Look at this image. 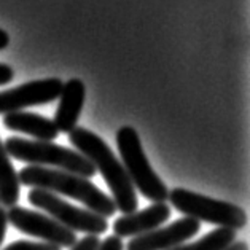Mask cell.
<instances>
[{"mask_svg":"<svg viewBox=\"0 0 250 250\" xmlns=\"http://www.w3.org/2000/svg\"><path fill=\"white\" fill-rule=\"evenodd\" d=\"M69 142L74 145L78 153L93 164L96 172L97 170L101 172L112 191V199L117 206V210H121L125 215L136 212L139 207L136 188L132 187L123 164L115 156L112 148L97 134L80 126L69 132Z\"/></svg>","mask_w":250,"mask_h":250,"instance_id":"1","label":"cell"},{"mask_svg":"<svg viewBox=\"0 0 250 250\" xmlns=\"http://www.w3.org/2000/svg\"><path fill=\"white\" fill-rule=\"evenodd\" d=\"M18 177H20V184L50 191L58 196H69L104 218L113 217L117 212V206L112 196L101 191L86 177L40 166L24 167L18 172Z\"/></svg>","mask_w":250,"mask_h":250,"instance_id":"2","label":"cell"},{"mask_svg":"<svg viewBox=\"0 0 250 250\" xmlns=\"http://www.w3.org/2000/svg\"><path fill=\"white\" fill-rule=\"evenodd\" d=\"M10 158L27 163L29 166L51 167L65 170L82 177L91 179L96 175V169L83 155L77 150H70L62 145L42 140H27L21 137H10L3 144Z\"/></svg>","mask_w":250,"mask_h":250,"instance_id":"3","label":"cell"},{"mask_svg":"<svg viewBox=\"0 0 250 250\" xmlns=\"http://www.w3.org/2000/svg\"><path fill=\"white\" fill-rule=\"evenodd\" d=\"M117 147L123 160L121 164L132 187L137 188L145 199L153 203H166L169 190L160 175L150 166L137 131L131 126L120 127L117 132Z\"/></svg>","mask_w":250,"mask_h":250,"instance_id":"4","label":"cell"},{"mask_svg":"<svg viewBox=\"0 0 250 250\" xmlns=\"http://www.w3.org/2000/svg\"><path fill=\"white\" fill-rule=\"evenodd\" d=\"M167 199L177 210L199 223L206 222L218 228H228L233 231L242 229L247 223V213L239 206L231 204L228 201L207 198L187 188L170 190Z\"/></svg>","mask_w":250,"mask_h":250,"instance_id":"5","label":"cell"},{"mask_svg":"<svg viewBox=\"0 0 250 250\" xmlns=\"http://www.w3.org/2000/svg\"><path fill=\"white\" fill-rule=\"evenodd\" d=\"M27 196L29 203L34 207L45 210L53 220H56L74 233L97 236L108 229L107 218L97 215V213L88 209H80V207L72 206L54 193L34 188V190L29 191Z\"/></svg>","mask_w":250,"mask_h":250,"instance_id":"6","label":"cell"},{"mask_svg":"<svg viewBox=\"0 0 250 250\" xmlns=\"http://www.w3.org/2000/svg\"><path fill=\"white\" fill-rule=\"evenodd\" d=\"M7 218L8 223L13 225L21 233L39 237L43 242L59 249H72L77 244V234L74 231L67 229L51 217L37 210L13 206L7 210Z\"/></svg>","mask_w":250,"mask_h":250,"instance_id":"7","label":"cell"},{"mask_svg":"<svg viewBox=\"0 0 250 250\" xmlns=\"http://www.w3.org/2000/svg\"><path fill=\"white\" fill-rule=\"evenodd\" d=\"M64 83L59 78H45L0 91V115L22 112L24 108L43 105L59 99Z\"/></svg>","mask_w":250,"mask_h":250,"instance_id":"8","label":"cell"},{"mask_svg":"<svg viewBox=\"0 0 250 250\" xmlns=\"http://www.w3.org/2000/svg\"><path fill=\"white\" fill-rule=\"evenodd\" d=\"M201 229V223L194 218L184 217L164 228H156L147 234L132 237L126 250H170L190 241Z\"/></svg>","mask_w":250,"mask_h":250,"instance_id":"9","label":"cell"},{"mask_svg":"<svg viewBox=\"0 0 250 250\" xmlns=\"http://www.w3.org/2000/svg\"><path fill=\"white\" fill-rule=\"evenodd\" d=\"M170 218V207L166 203H155L142 210L118 217L113 223V233L117 237L142 236L160 228Z\"/></svg>","mask_w":250,"mask_h":250,"instance_id":"10","label":"cell"},{"mask_svg":"<svg viewBox=\"0 0 250 250\" xmlns=\"http://www.w3.org/2000/svg\"><path fill=\"white\" fill-rule=\"evenodd\" d=\"M84 99H86V86L78 78H72L64 83L62 91L59 96V105L53 123L58 127L59 132L74 131L77 127L78 118H80Z\"/></svg>","mask_w":250,"mask_h":250,"instance_id":"11","label":"cell"},{"mask_svg":"<svg viewBox=\"0 0 250 250\" xmlns=\"http://www.w3.org/2000/svg\"><path fill=\"white\" fill-rule=\"evenodd\" d=\"M3 125L7 129L15 132H22L27 136L35 137L42 142H53L59 136L58 127L54 126L53 120L32 112H11L3 117Z\"/></svg>","mask_w":250,"mask_h":250,"instance_id":"12","label":"cell"},{"mask_svg":"<svg viewBox=\"0 0 250 250\" xmlns=\"http://www.w3.org/2000/svg\"><path fill=\"white\" fill-rule=\"evenodd\" d=\"M20 177L0 140V204L7 209L16 206L20 199Z\"/></svg>","mask_w":250,"mask_h":250,"instance_id":"13","label":"cell"},{"mask_svg":"<svg viewBox=\"0 0 250 250\" xmlns=\"http://www.w3.org/2000/svg\"><path fill=\"white\" fill-rule=\"evenodd\" d=\"M236 231L228 228H217L209 231L204 237L196 242L182 244L170 250H227L236 241Z\"/></svg>","mask_w":250,"mask_h":250,"instance_id":"14","label":"cell"},{"mask_svg":"<svg viewBox=\"0 0 250 250\" xmlns=\"http://www.w3.org/2000/svg\"><path fill=\"white\" fill-rule=\"evenodd\" d=\"M2 250H62L56 246L46 242H30V241H16L10 246L3 247Z\"/></svg>","mask_w":250,"mask_h":250,"instance_id":"15","label":"cell"},{"mask_svg":"<svg viewBox=\"0 0 250 250\" xmlns=\"http://www.w3.org/2000/svg\"><path fill=\"white\" fill-rule=\"evenodd\" d=\"M101 246V239L97 236H84L83 239L77 241V244L70 250H97Z\"/></svg>","mask_w":250,"mask_h":250,"instance_id":"16","label":"cell"},{"mask_svg":"<svg viewBox=\"0 0 250 250\" xmlns=\"http://www.w3.org/2000/svg\"><path fill=\"white\" fill-rule=\"evenodd\" d=\"M97 250H125V244L117 236H108L101 242Z\"/></svg>","mask_w":250,"mask_h":250,"instance_id":"17","label":"cell"},{"mask_svg":"<svg viewBox=\"0 0 250 250\" xmlns=\"http://www.w3.org/2000/svg\"><path fill=\"white\" fill-rule=\"evenodd\" d=\"M13 78H15V70L11 69L8 64L0 62V86L8 84L11 80H13Z\"/></svg>","mask_w":250,"mask_h":250,"instance_id":"18","label":"cell"},{"mask_svg":"<svg viewBox=\"0 0 250 250\" xmlns=\"http://www.w3.org/2000/svg\"><path fill=\"white\" fill-rule=\"evenodd\" d=\"M7 227H8V218H7V209L0 207V246L3 244L5 234H7Z\"/></svg>","mask_w":250,"mask_h":250,"instance_id":"19","label":"cell"},{"mask_svg":"<svg viewBox=\"0 0 250 250\" xmlns=\"http://www.w3.org/2000/svg\"><path fill=\"white\" fill-rule=\"evenodd\" d=\"M8 43H10V35H8V32H5L3 29H0V51L5 50V48L8 46Z\"/></svg>","mask_w":250,"mask_h":250,"instance_id":"20","label":"cell"},{"mask_svg":"<svg viewBox=\"0 0 250 250\" xmlns=\"http://www.w3.org/2000/svg\"><path fill=\"white\" fill-rule=\"evenodd\" d=\"M227 250H249V244L246 241H234Z\"/></svg>","mask_w":250,"mask_h":250,"instance_id":"21","label":"cell"}]
</instances>
